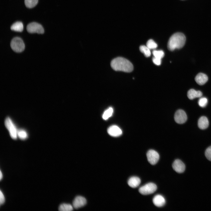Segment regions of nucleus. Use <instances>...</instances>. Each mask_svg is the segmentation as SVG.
<instances>
[{"label":"nucleus","instance_id":"f257e3e1","mask_svg":"<svg viewBox=\"0 0 211 211\" xmlns=\"http://www.w3.org/2000/svg\"><path fill=\"white\" fill-rule=\"evenodd\" d=\"M110 66L115 71L130 72L133 69L132 63L127 59L121 57H117L113 59L110 62Z\"/></svg>","mask_w":211,"mask_h":211},{"label":"nucleus","instance_id":"f03ea898","mask_svg":"<svg viewBox=\"0 0 211 211\" xmlns=\"http://www.w3.org/2000/svg\"><path fill=\"white\" fill-rule=\"evenodd\" d=\"M186 38L183 33H176L172 35L169 39L167 47L168 49L173 51L175 49H179L184 45Z\"/></svg>","mask_w":211,"mask_h":211},{"label":"nucleus","instance_id":"7ed1b4c3","mask_svg":"<svg viewBox=\"0 0 211 211\" xmlns=\"http://www.w3.org/2000/svg\"><path fill=\"white\" fill-rule=\"evenodd\" d=\"M10 45L14 51L20 52L23 51L25 49V45L22 39L19 37L14 38L11 40Z\"/></svg>","mask_w":211,"mask_h":211},{"label":"nucleus","instance_id":"20e7f679","mask_svg":"<svg viewBox=\"0 0 211 211\" xmlns=\"http://www.w3.org/2000/svg\"><path fill=\"white\" fill-rule=\"evenodd\" d=\"M5 125L8 130L11 137L14 139H16L18 131L15 125L10 118L7 117L6 119Z\"/></svg>","mask_w":211,"mask_h":211},{"label":"nucleus","instance_id":"39448f33","mask_svg":"<svg viewBox=\"0 0 211 211\" xmlns=\"http://www.w3.org/2000/svg\"><path fill=\"white\" fill-rule=\"evenodd\" d=\"M157 188V186L155 184L149 183L140 187L139 189V191L142 195H148L154 193Z\"/></svg>","mask_w":211,"mask_h":211},{"label":"nucleus","instance_id":"423d86ee","mask_svg":"<svg viewBox=\"0 0 211 211\" xmlns=\"http://www.w3.org/2000/svg\"><path fill=\"white\" fill-rule=\"evenodd\" d=\"M27 30L30 33L42 34L44 33V29L42 26L39 23L35 22L29 24L27 26Z\"/></svg>","mask_w":211,"mask_h":211},{"label":"nucleus","instance_id":"0eeeda50","mask_svg":"<svg viewBox=\"0 0 211 211\" xmlns=\"http://www.w3.org/2000/svg\"><path fill=\"white\" fill-rule=\"evenodd\" d=\"M147 157L148 161L152 165L156 164L159 159L158 153L153 149H150L147 152Z\"/></svg>","mask_w":211,"mask_h":211},{"label":"nucleus","instance_id":"6e6552de","mask_svg":"<svg viewBox=\"0 0 211 211\" xmlns=\"http://www.w3.org/2000/svg\"><path fill=\"white\" fill-rule=\"evenodd\" d=\"M175 122L178 124H183L187 120V116L185 112L181 109L177 110L175 113L174 116Z\"/></svg>","mask_w":211,"mask_h":211},{"label":"nucleus","instance_id":"1a4fd4ad","mask_svg":"<svg viewBox=\"0 0 211 211\" xmlns=\"http://www.w3.org/2000/svg\"><path fill=\"white\" fill-rule=\"evenodd\" d=\"M173 169L176 172L181 173L183 172L185 169L184 163L179 159L175 160L172 165Z\"/></svg>","mask_w":211,"mask_h":211},{"label":"nucleus","instance_id":"9d476101","mask_svg":"<svg viewBox=\"0 0 211 211\" xmlns=\"http://www.w3.org/2000/svg\"><path fill=\"white\" fill-rule=\"evenodd\" d=\"M86 203V198L81 196H78L74 199L72 205L73 207L78 209L84 206Z\"/></svg>","mask_w":211,"mask_h":211},{"label":"nucleus","instance_id":"9b49d317","mask_svg":"<svg viewBox=\"0 0 211 211\" xmlns=\"http://www.w3.org/2000/svg\"><path fill=\"white\" fill-rule=\"evenodd\" d=\"M108 132L110 136L117 137L121 135L122 133L121 130L116 125L110 126L108 129Z\"/></svg>","mask_w":211,"mask_h":211},{"label":"nucleus","instance_id":"f8f14e48","mask_svg":"<svg viewBox=\"0 0 211 211\" xmlns=\"http://www.w3.org/2000/svg\"><path fill=\"white\" fill-rule=\"evenodd\" d=\"M152 201L154 205L158 207L163 206L166 203L164 198L160 195H156L153 198Z\"/></svg>","mask_w":211,"mask_h":211},{"label":"nucleus","instance_id":"ddd939ff","mask_svg":"<svg viewBox=\"0 0 211 211\" xmlns=\"http://www.w3.org/2000/svg\"><path fill=\"white\" fill-rule=\"evenodd\" d=\"M208 80V78L207 75L201 73H198L195 78V80L196 82L200 85L205 84Z\"/></svg>","mask_w":211,"mask_h":211},{"label":"nucleus","instance_id":"4468645a","mask_svg":"<svg viewBox=\"0 0 211 211\" xmlns=\"http://www.w3.org/2000/svg\"><path fill=\"white\" fill-rule=\"evenodd\" d=\"M141 183V180L138 177L132 176L128 180L127 183L128 185L131 188H135L137 187Z\"/></svg>","mask_w":211,"mask_h":211},{"label":"nucleus","instance_id":"2eb2a0df","mask_svg":"<svg viewBox=\"0 0 211 211\" xmlns=\"http://www.w3.org/2000/svg\"><path fill=\"white\" fill-rule=\"evenodd\" d=\"M202 93L199 91H196L193 89L189 90L187 93V96L190 99L192 100L196 98L201 97Z\"/></svg>","mask_w":211,"mask_h":211},{"label":"nucleus","instance_id":"dca6fc26","mask_svg":"<svg viewBox=\"0 0 211 211\" xmlns=\"http://www.w3.org/2000/svg\"><path fill=\"white\" fill-rule=\"evenodd\" d=\"M209 121L207 117L202 116L198 120V125L199 127L201 129L207 128L209 125Z\"/></svg>","mask_w":211,"mask_h":211},{"label":"nucleus","instance_id":"f3484780","mask_svg":"<svg viewBox=\"0 0 211 211\" xmlns=\"http://www.w3.org/2000/svg\"><path fill=\"white\" fill-rule=\"evenodd\" d=\"M23 23L19 21L16 22L14 23L11 26V30L17 32H21L23 30Z\"/></svg>","mask_w":211,"mask_h":211},{"label":"nucleus","instance_id":"a211bd4d","mask_svg":"<svg viewBox=\"0 0 211 211\" xmlns=\"http://www.w3.org/2000/svg\"><path fill=\"white\" fill-rule=\"evenodd\" d=\"M73 206L69 204L63 203L60 205L59 210L60 211H70L73 210Z\"/></svg>","mask_w":211,"mask_h":211},{"label":"nucleus","instance_id":"6ab92c4d","mask_svg":"<svg viewBox=\"0 0 211 211\" xmlns=\"http://www.w3.org/2000/svg\"><path fill=\"white\" fill-rule=\"evenodd\" d=\"M139 50L146 57H148L151 55L150 50L147 46L144 45L140 46L139 47Z\"/></svg>","mask_w":211,"mask_h":211},{"label":"nucleus","instance_id":"aec40b11","mask_svg":"<svg viewBox=\"0 0 211 211\" xmlns=\"http://www.w3.org/2000/svg\"><path fill=\"white\" fill-rule=\"evenodd\" d=\"M113 111V109L111 107H110L106 110L102 115L103 119L105 120L108 119L112 115Z\"/></svg>","mask_w":211,"mask_h":211},{"label":"nucleus","instance_id":"412c9836","mask_svg":"<svg viewBox=\"0 0 211 211\" xmlns=\"http://www.w3.org/2000/svg\"><path fill=\"white\" fill-rule=\"evenodd\" d=\"M38 1V0H25V4L27 7L31 8L35 6Z\"/></svg>","mask_w":211,"mask_h":211},{"label":"nucleus","instance_id":"4be33fe9","mask_svg":"<svg viewBox=\"0 0 211 211\" xmlns=\"http://www.w3.org/2000/svg\"><path fill=\"white\" fill-rule=\"evenodd\" d=\"M154 57L161 59L164 56V53L162 50H154L152 52Z\"/></svg>","mask_w":211,"mask_h":211},{"label":"nucleus","instance_id":"5701e85b","mask_svg":"<svg viewBox=\"0 0 211 211\" xmlns=\"http://www.w3.org/2000/svg\"><path fill=\"white\" fill-rule=\"evenodd\" d=\"M146 46L150 50L154 49L157 47V45L153 40L150 39L147 42Z\"/></svg>","mask_w":211,"mask_h":211},{"label":"nucleus","instance_id":"b1692460","mask_svg":"<svg viewBox=\"0 0 211 211\" xmlns=\"http://www.w3.org/2000/svg\"><path fill=\"white\" fill-rule=\"evenodd\" d=\"M17 135L21 139L24 140L28 137L26 132L23 130H20L18 131Z\"/></svg>","mask_w":211,"mask_h":211},{"label":"nucleus","instance_id":"393cba45","mask_svg":"<svg viewBox=\"0 0 211 211\" xmlns=\"http://www.w3.org/2000/svg\"><path fill=\"white\" fill-rule=\"evenodd\" d=\"M207 103V100L206 98H201L199 100L198 103L200 106L202 107H204Z\"/></svg>","mask_w":211,"mask_h":211},{"label":"nucleus","instance_id":"a878e982","mask_svg":"<svg viewBox=\"0 0 211 211\" xmlns=\"http://www.w3.org/2000/svg\"><path fill=\"white\" fill-rule=\"evenodd\" d=\"M205 155L208 160L211 161V146L206 149L205 152Z\"/></svg>","mask_w":211,"mask_h":211},{"label":"nucleus","instance_id":"bb28decb","mask_svg":"<svg viewBox=\"0 0 211 211\" xmlns=\"http://www.w3.org/2000/svg\"><path fill=\"white\" fill-rule=\"evenodd\" d=\"M153 62L157 65H159L161 63V59L155 57H153L152 58Z\"/></svg>","mask_w":211,"mask_h":211},{"label":"nucleus","instance_id":"cd10ccee","mask_svg":"<svg viewBox=\"0 0 211 211\" xmlns=\"http://www.w3.org/2000/svg\"><path fill=\"white\" fill-rule=\"evenodd\" d=\"M5 199L4 195L0 190V205L3 204L5 202Z\"/></svg>","mask_w":211,"mask_h":211},{"label":"nucleus","instance_id":"c85d7f7f","mask_svg":"<svg viewBox=\"0 0 211 211\" xmlns=\"http://www.w3.org/2000/svg\"><path fill=\"white\" fill-rule=\"evenodd\" d=\"M3 177V175L2 173V172H1V171H0V180H1V179Z\"/></svg>","mask_w":211,"mask_h":211}]
</instances>
